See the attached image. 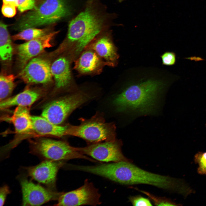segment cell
Returning a JSON list of instances; mask_svg holds the SVG:
<instances>
[{
  "label": "cell",
  "mask_w": 206,
  "mask_h": 206,
  "mask_svg": "<svg viewBox=\"0 0 206 206\" xmlns=\"http://www.w3.org/2000/svg\"><path fill=\"white\" fill-rule=\"evenodd\" d=\"M86 171L122 184H147L176 191L183 195L188 189V186L182 181L147 171L130 162L88 166Z\"/></svg>",
  "instance_id": "cell-1"
},
{
  "label": "cell",
  "mask_w": 206,
  "mask_h": 206,
  "mask_svg": "<svg viewBox=\"0 0 206 206\" xmlns=\"http://www.w3.org/2000/svg\"><path fill=\"white\" fill-rule=\"evenodd\" d=\"M166 85L160 81L148 80L131 84L118 94L113 101L116 110L141 114L153 113L160 95Z\"/></svg>",
  "instance_id": "cell-2"
},
{
  "label": "cell",
  "mask_w": 206,
  "mask_h": 206,
  "mask_svg": "<svg viewBox=\"0 0 206 206\" xmlns=\"http://www.w3.org/2000/svg\"><path fill=\"white\" fill-rule=\"evenodd\" d=\"M94 10L87 8L70 22L67 35L61 46L64 50L71 47V57L77 58L103 29L104 20Z\"/></svg>",
  "instance_id": "cell-3"
},
{
  "label": "cell",
  "mask_w": 206,
  "mask_h": 206,
  "mask_svg": "<svg viewBox=\"0 0 206 206\" xmlns=\"http://www.w3.org/2000/svg\"><path fill=\"white\" fill-rule=\"evenodd\" d=\"M68 13L65 0H41L35 8L21 16L13 27L21 31L52 25L66 16Z\"/></svg>",
  "instance_id": "cell-4"
},
{
  "label": "cell",
  "mask_w": 206,
  "mask_h": 206,
  "mask_svg": "<svg viewBox=\"0 0 206 206\" xmlns=\"http://www.w3.org/2000/svg\"><path fill=\"white\" fill-rule=\"evenodd\" d=\"M80 121L78 125L68 124L66 135L78 137L92 144L116 139L114 124L106 122L101 113L97 112L89 119L80 118Z\"/></svg>",
  "instance_id": "cell-5"
},
{
  "label": "cell",
  "mask_w": 206,
  "mask_h": 206,
  "mask_svg": "<svg viewBox=\"0 0 206 206\" xmlns=\"http://www.w3.org/2000/svg\"><path fill=\"white\" fill-rule=\"evenodd\" d=\"M30 148L31 154L44 160L59 161L82 159L96 161L82 154L76 147L64 141L42 138L31 141Z\"/></svg>",
  "instance_id": "cell-6"
},
{
  "label": "cell",
  "mask_w": 206,
  "mask_h": 206,
  "mask_svg": "<svg viewBox=\"0 0 206 206\" xmlns=\"http://www.w3.org/2000/svg\"><path fill=\"white\" fill-rule=\"evenodd\" d=\"M91 99L90 96L82 92L61 97L46 105L41 116L52 123L60 125L74 110Z\"/></svg>",
  "instance_id": "cell-7"
},
{
  "label": "cell",
  "mask_w": 206,
  "mask_h": 206,
  "mask_svg": "<svg viewBox=\"0 0 206 206\" xmlns=\"http://www.w3.org/2000/svg\"><path fill=\"white\" fill-rule=\"evenodd\" d=\"M121 141L116 139L92 143L82 147H76L82 154L89 156L97 161L108 162L122 161L131 162L126 158L121 150Z\"/></svg>",
  "instance_id": "cell-8"
},
{
  "label": "cell",
  "mask_w": 206,
  "mask_h": 206,
  "mask_svg": "<svg viewBox=\"0 0 206 206\" xmlns=\"http://www.w3.org/2000/svg\"><path fill=\"white\" fill-rule=\"evenodd\" d=\"M100 194L98 189L86 179L84 184L75 190L62 192L56 206H72L89 205L96 206L101 204Z\"/></svg>",
  "instance_id": "cell-9"
},
{
  "label": "cell",
  "mask_w": 206,
  "mask_h": 206,
  "mask_svg": "<svg viewBox=\"0 0 206 206\" xmlns=\"http://www.w3.org/2000/svg\"><path fill=\"white\" fill-rule=\"evenodd\" d=\"M20 181L23 206H39L50 201L58 200L62 193L35 184L25 177Z\"/></svg>",
  "instance_id": "cell-10"
},
{
  "label": "cell",
  "mask_w": 206,
  "mask_h": 206,
  "mask_svg": "<svg viewBox=\"0 0 206 206\" xmlns=\"http://www.w3.org/2000/svg\"><path fill=\"white\" fill-rule=\"evenodd\" d=\"M65 163L64 161L44 160L37 165L25 167L24 170L32 179L55 190L58 172Z\"/></svg>",
  "instance_id": "cell-11"
},
{
  "label": "cell",
  "mask_w": 206,
  "mask_h": 206,
  "mask_svg": "<svg viewBox=\"0 0 206 206\" xmlns=\"http://www.w3.org/2000/svg\"><path fill=\"white\" fill-rule=\"evenodd\" d=\"M51 65L47 60L34 58L30 60L19 74L21 79L27 84H44L50 82L52 76Z\"/></svg>",
  "instance_id": "cell-12"
},
{
  "label": "cell",
  "mask_w": 206,
  "mask_h": 206,
  "mask_svg": "<svg viewBox=\"0 0 206 206\" xmlns=\"http://www.w3.org/2000/svg\"><path fill=\"white\" fill-rule=\"evenodd\" d=\"M58 33V31L51 32L17 45L16 53L19 66L22 69L30 60L46 48L51 47L52 46L51 41Z\"/></svg>",
  "instance_id": "cell-13"
},
{
  "label": "cell",
  "mask_w": 206,
  "mask_h": 206,
  "mask_svg": "<svg viewBox=\"0 0 206 206\" xmlns=\"http://www.w3.org/2000/svg\"><path fill=\"white\" fill-rule=\"evenodd\" d=\"M75 60L74 68L80 75H95L100 74L104 67L109 66L94 51L85 49Z\"/></svg>",
  "instance_id": "cell-14"
},
{
  "label": "cell",
  "mask_w": 206,
  "mask_h": 206,
  "mask_svg": "<svg viewBox=\"0 0 206 206\" xmlns=\"http://www.w3.org/2000/svg\"><path fill=\"white\" fill-rule=\"evenodd\" d=\"M85 49L94 51L108 63L109 66L114 67L117 64L119 55L117 49L111 38L108 35L96 37L85 47Z\"/></svg>",
  "instance_id": "cell-15"
},
{
  "label": "cell",
  "mask_w": 206,
  "mask_h": 206,
  "mask_svg": "<svg viewBox=\"0 0 206 206\" xmlns=\"http://www.w3.org/2000/svg\"><path fill=\"white\" fill-rule=\"evenodd\" d=\"M51 70L57 88L64 89L71 86L72 77L70 62L67 58L61 57L57 59L51 65Z\"/></svg>",
  "instance_id": "cell-16"
},
{
  "label": "cell",
  "mask_w": 206,
  "mask_h": 206,
  "mask_svg": "<svg viewBox=\"0 0 206 206\" xmlns=\"http://www.w3.org/2000/svg\"><path fill=\"white\" fill-rule=\"evenodd\" d=\"M33 130L41 135L60 137L66 135L68 124L61 126L52 123L42 116H32Z\"/></svg>",
  "instance_id": "cell-17"
},
{
  "label": "cell",
  "mask_w": 206,
  "mask_h": 206,
  "mask_svg": "<svg viewBox=\"0 0 206 206\" xmlns=\"http://www.w3.org/2000/svg\"><path fill=\"white\" fill-rule=\"evenodd\" d=\"M39 96V94L37 92L27 89L13 96L1 101L0 109L3 110L15 106L27 107L34 103Z\"/></svg>",
  "instance_id": "cell-18"
},
{
  "label": "cell",
  "mask_w": 206,
  "mask_h": 206,
  "mask_svg": "<svg viewBox=\"0 0 206 206\" xmlns=\"http://www.w3.org/2000/svg\"><path fill=\"white\" fill-rule=\"evenodd\" d=\"M11 120L18 134L26 133L33 130L32 116L27 107L17 106Z\"/></svg>",
  "instance_id": "cell-19"
},
{
  "label": "cell",
  "mask_w": 206,
  "mask_h": 206,
  "mask_svg": "<svg viewBox=\"0 0 206 206\" xmlns=\"http://www.w3.org/2000/svg\"><path fill=\"white\" fill-rule=\"evenodd\" d=\"M7 25L2 21L0 24V56L1 60L8 62L12 60L13 48Z\"/></svg>",
  "instance_id": "cell-20"
},
{
  "label": "cell",
  "mask_w": 206,
  "mask_h": 206,
  "mask_svg": "<svg viewBox=\"0 0 206 206\" xmlns=\"http://www.w3.org/2000/svg\"><path fill=\"white\" fill-rule=\"evenodd\" d=\"M52 29L50 27L43 29L29 28L22 30L13 35L12 38L14 40H24L27 41L45 35L51 32Z\"/></svg>",
  "instance_id": "cell-21"
},
{
  "label": "cell",
  "mask_w": 206,
  "mask_h": 206,
  "mask_svg": "<svg viewBox=\"0 0 206 206\" xmlns=\"http://www.w3.org/2000/svg\"><path fill=\"white\" fill-rule=\"evenodd\" d=\"M15 77L13 74L2 75L0 77V99L1 101L6 99L15 87Z\"/></svg>",
  "instance_id": "cell-22"
},
{
  "label": "cell",
  "mask_w": 206,
  "mask_h": 206,
  "mask_svg": "<svg viewBox=\"0 0 206 206\" xmlns=\"http://www.w3.org/2000/svg\"><path fill=\"white\" fill-rule=\"evenodd\" d=\"M136 190L145 194L152 200L155 205L157 206H177L181 205L177 204L169 199L165 197H156L146 191L135 188Z\"/></svg>",
  "instance_id": "cell-23"
},
{
  "label": "cell",
  "mask_w": 206,
  "mask_h": 206,
  "mask_svg": "<svg viewBox=\"0 0 206 206\" xmlns=\"http://www.w3.org/2000/svg\"><path fill=\"white\" fill-rule=\"evenodd\" d=\"M195 163L198 164V173L200 175H206V152H199L194 156Z\"/></svg>",
  "instance_id": "cell-24"
},
{
  "label": "cell",
  "mask_w": 206,
  "mask_h": 206,
  "mask_svg": "<svg viewBox=\"0 0 206 206\" xmlns=\"http://www.w3.org/2000/svg\"><path fill=\"white\" fill-rule=\"evenodd\" d=\"M41 0H18L17 7L20 13L35 8Z\"/></svg>",
  "instance_id": "cell-25"
},
{
  "label": "cell",
  "mask_w": 206,
  "mask_h": 206,
  "mask_svg": "<svg viewBox=\"0 0 206 206\" xmlns=\"http://www.w3.org/2000/svg\"><path fill=\"white\" fill-rule=\"evenodd\" d=\"M129 199L133 206L152 205L149 199L140 195L131 196Z\"/></svg>",
  "instance_id": "cell-26"
},
{
  "label": "cell",
  "mask_w": 206,
  "mask_h": 206,
  "mask_svg": "<svg viewBox=\"0 0 206 206\" xmlns=\"http://www.w3.org/2000/svg\"><path fill=\"white\" fill-rule=\"evenodd\" d=\"M163 64L166 66L174 65L176 62L175 54L172 52H166L161 56Z\"/></svg>",
  "instance_id": "cell-27"
},
{
  "label": "cell",
  "mask_w": 206,
  "mask_h": 206,
  "mask_svg": "<svg viewBox=\"0 0 206 206\" xmlns=\"http://www.w3.org/2000/svg\"><path fill=\"white\" fill-rule=\"evenodd\" d=\"M17 7L13 5L3 3L1 7V12L4 16L12 17L16 14Z\"/></svg>",
  "instance_id": "cell-28"
},
{
  "label": "cell",
  "mask_w": 206,
  "mask_h": 206,
  "mask_svg": "<svg viewBox=\"0 0 206 206\" xmlns=\"http://www.w3.org/2000/svg\"><path fill=\"white\" fill-rule=\"evenodd\" d=\"M10 191L9 187L4 185L0 188V205L3 206L4 204L6 197Z\"/></svg>",
  "instance_id": "cell-29"
},
{
  "label": "cell",
  "mask_w": 206,
  "mask_h": 206,
  "mask_svg": "<svg viewBox=\"0 0 206 206\" xmlns=\"http://www.w3.org/2000/svg\"><path fill=\"white\" fill-rule=\"evenodd\" d=\"M3 4L10 5L17 7L19 2L18 0H3Z\"/></svg>",
  "instance_id": "cell-30"
},
{
  "label": "cell",
  "mask_w": 206,
  "mask_h": 206,
  "mask_svg": "<svg viewBox=\"0 0 206 206\" xmlns=\"http://www.w3.org/2000/svg\"><path fill=\"white\" fill-rule=\"evenodd\" d=\"M120 2L124 0H118Z\"/></svg>",
  "instance_id": "cell-31"
},
{
  "label": "cell",
  "mask_w": 206,
  "mask_h": 206,
  "mask_svg": "<svg viewBox=\"0 0 206 206\" xmlns=\"http://www.w3.org/2000/svg\"></svg>",
  "instance_id": "cell-32"
}]
</instances>
